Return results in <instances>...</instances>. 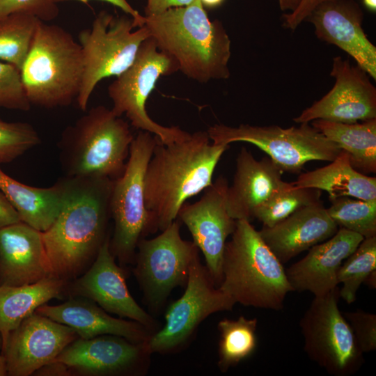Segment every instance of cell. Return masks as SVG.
<instances>
[{
	"label": "cell",
	"mask_w": 376,
	"mask_h": 376,
	"mask_svg": "<svg viewBox=\"0 0 376 376\" xmlns=\"http://www.w3.org/2000/svg\"><path fill=\"white\" fill-rule=\"evenodd\" d=\"M62 209L42 233L52 274L70 281L92 264L110 237V199L113 180L107 178H64Z\"/></svg>",
	"instance_id": "6da1fadb"
},
{
	"label": "cell",
	"mask_w": 376,
	"mask_h": 376,
	"mask_svg": "<svg viewBox=\"0 0 376 376\" xmlns=\"http://www.w3.org/2000/svg\"><path fill=\"white\" fill-rule=\"evenodd\" d=\"M214 144L244 141L255 145L283 171L298 173L311 161H333L340 152L338 145L327 139L310 123L283 128L278 125L258 126L224 124L207 130Z\"/></svg>",
	"instance_id": "30bf717a"
},
{
	"label": "cell",
	"mask_w": 376,
	"mask_h": 376,
	"mask_svg": "<svg viewBox=\"0 0 376 376\" xmlns=\"http://www.w3.org/2000/svg\"><path fill=\"white\" fill-rule=\"evenodd\" d=\"M311 125L345 150L356 170L375 173L376 118L351 123L316 119Z\"/></svg>",
	"instance_id": "83f0119b"
},
{
	"label": "cell",
	"mask_w": 376,
	"mask_h": 376,
	"mask_svg": "<svg viewBox=\"0 0 376 376\" xmlns=\"http://www.w3.org/2000/svg\"><path fill=\"white\" fill-rule=\"evenodd\" d=\"M349 196L330 200L327 208L330 217L340 228L361 235L376 236V201H364Z\"/></svg>",
	"instance_id": "1f68e13d"
},
{
	"label": "cell",
	"mask_w": 376,
	"mask_h": 376,
	"mask_svg": "<svg viewBox=\"0 0 376 376\" xmlns=\"http://www.w3.org/2000/svg\"><path fill=\"white\" fill-rule=\"evenodd\" d=\"M334 0H301L298 6L290 13L282 16L283 26L292 31L305 22L312 11L320 4Z\"/></svg>",
	"instance_id": "74e56055"
},
{
	"label": "cell",
	"mask_w": 376,
	"mask_h": 376,
	"mask_svg": "<svg viewBox=\"0 0 376 376\" xmlns=\"http://www.w3.org/2000/svg\"><path fill=\"white\" fill-rule=\"evenodd\" d=\"M135 28L130 16L114 17L101 11L91 27L79 32L84 72L76 100L81 110L87 109L90 97L101 80L118 76L134 61L140 45L150 37L144 25Z\"/></svg>",
	"instance_id": "ba28073f"
},
{
	"label": "cell",
	"mask_w": 376,
	"mask_h": 376,
	"mask_svg": "<svg viewBox=\"0 0 376 376\" xmlns=\"http://www.w3.org/2000/svg\"><path fill=\"white\" fill-rule=\"evenodd\" d=\"M257 318L240 316L237 320L223 319L218 322L219 332L218 367L226 373L251 357L257 347Z\"/></svg>",
	"instance_id": "f1b7e54d"
},
{
	"label": "cell",
	"mask_w": 376,
	"mask_h": 376,
	"mask_svg": "<svg viewBox=\"0 0 376 376\" xmlns=\"http://www.w3.org/2000/svg\"><path fill=\"white\" fill-rule=\"evenodd\" d=\"M364 6L372 12L376 10V0H363Z\"/></svg>",
	"instance_id": "bcb514c9"
},
{
	"label": "cell",
	"mask_w": 376,
	"mask_h": 376,
	"mask_svg": "<svg viewBox=\"0 0 376 376\" xmlns=\"http://www.w3.org/2000/svg\"><path fill=\"white\" fill-rule=\"evenodd\" d=\"M235 302L245 306L279 311L292 292L283 264L244 219L236 221L226 242L219 287Z\"/></svg>",
	"instance_id": "277c9868"
},
{
	"label": "cell",
	"mask_w": 376,
	"mask_h": 376,
	"mask_svg": "<svg viewBox=\"0 0 376 376\" xmlns=\"http://www.w3.org/2000/svg\"><path fill=\"white\" fill-rule=\"evenodd\" d=\"M8 375L6 359L4 355L0 353V376Z\"/></svg>",
	"instance_id": "f6af8a7d"
},
{
	"label": "cell",
	"mask_w": 376,
	"mask_h": 376,
	"mask_svg": "<svg viewBox=\"0 0 376 376\" xmlns=\"http://www.w3.org/2000/svg\"><path fill=\"white\" fill-rule=\"evenodd\" d=\"M81 46L63 28L40 21L20 70L31 105L54 108L77 99L83 77Z\"/></svg>",
	"instance_id": "8992f818"
},
{
	"label": "cell",
	"mask_w": 376,
	"mask_h": 376,
	"mask_svg": "<svg viewBox=\"0 0 376 376\" xmlns=\"http://www.w3.org/2000/svg\"><path fill=\"white\" fill-rule=\"evenodd\" d=\"M40 143V136L31 124L0 118V165L14 161Z\"/></svg>",
	"instance_id": "836d02e7"
},
{
	"label": "cell",
	"mask_w": 376,
	"mask_h": 376,
	"mask_svg": "<svg viewBox=\"0 0 376 376\" xmlns=\"http://www.w3.org/2000/svg\"><path fill=\"white\" fill-rule=\"evenodd\" d=\"M40 375H70V372L68 367L58 361H52L40 369L36 373Z\"/></svg>",
	"instance_id": "b9f144b4"
},
{
	"label": "cell",
	"mask_w": 376,
	"mask_h": 376,
	"mask_svg": "<svg viewBox=\"0 0 376 376\" xmlns=\"http://www.w3.org/2000/svg\"><path fill=\"white\" fill-rule=\"evenodd\" d=\"M227 179L220 175L205 189L199 201L186 202L177 217L189 229L193 242L205 258L206 267L216 286L222 280V260L226 240L236 226L227 209Z\"/></svg>",
	"instance_id": "9a60e30c"
},
{
	"label": "cell",
	"mask_w": 376,
	"mask_h": 376,
	"mask_svg": "<svg viewBox=\"0 0 376 376\" xmlns=\"http://www.w3.org/2000/svg\"><path fill=\"white\" fill-rule=\"evenodd\" d=\"M330 76L335 78L333 88L295 118L296 123L316 119L351 123L376 118V88L366 71L338 56L333 58Z\"/></svg>",
	"instance_id": "2e32d148"
},
{
	"label": "cell",
	"mask_w": 376,
	"mask_h": 376,
	"mask_svg": "<svg viewBox=\"0 0 376 376\" xmlns=\"http://www.w3.org/2000/svg\"><path fill=\"white\" fill-rule=\"evenodd\" d=\"M134 138L128 123L111 109L91 108L61 134L58 147L65 176L116 180L125 171Z\"/></svg>",
	"instance_id": "5b68a950"
},
{
	"label": "cell",
	"mask_w": 376,
	"mask_h": 376,
	"mask_svg": "<svg viewBox=\"0 0 376 376\" xmlns=\"http://www.w3.org/2000/svg\"><path fill=\"white\" fill-rule=\"evenodd\" d=\"M205 8L213 9L219 7L225 0H199Z\"/></svg>",
	"instance_id": "ee69618b"
},
{
	"label": "cell",
	"mask_w": 376,
	"mask_h": 376,
	"mask_svg": "<svg viewBox=\"0 0 376 376\" xmlns=\"http://www.w3.org/2000/svg\"><path fill=\"white\" fill-rule=\"evenodd\" d=\"M185 288L183 295L166 309L164 325L146 342L151 354H171L183 350L205 319L217 312L231 311L236 304L216 286L199 254L191 263Z\"/></svg>",
	"instance_id": "7c38bea8"
},
{
	"label": "cell",
	"mask_w": 376,
	"mask_h": 376,
	"mask_svg": "<svg viewBox=\"0 0 376 376\" xmlns=\"http://www.w3.org/2000/svg\"><path fill=\"white\" fill-rule=\"evenodd\" d=\"M41 20L13 13L0 19V61L21 70Z\"/></svg>",
	"instance_id": "f546056e"
},
{
	"label": "cell",
	"mask_w": 376,
	"mask_h": 376,
	"mask_svg": "<svg viewBox=\"0 0 376 376\" xmlns=\"http://www.w3.org/2000/svg\"><path fill=\"white\" fill-rule=\"evenodd\" d=\"M36 313L72 328L79 338L116 335L136 343H146L152 333L141 324L111 316L93 301L70 297L58 305L42 304Z\"/></svg>",
	"instance_id": "cb8c5ba5"
},
{
	"label": "cell",
	"mask_w": 376,
	"mask_h": 376,
	"mask_svg": "<svg viewBox=\"0 0 376 376\" xmlns=\"http://www.w3.org/2000/svg\"><path fill=\"white\" fill-rule=\"evenodd\" d=\"M301 0H279V6L281 10L293 11L299 4Z\"/></svg>",
	"instance_id": "7bdbcfd3"
},
{
	"label": "cell",
	"mask_w": 376,
	"mask_h": 376,
	"mask_svg": "<svg viewBox=\"0 0 376 376\" xmlns=\"http://www.w3.org/2000/svg\"><path fill=\"white\" fill-rule=\"evenodd\" d=\"M58 13L53 0H0V19L13 13H24L47 22L55 19Z\"/></svg>",
	"instance_id": "8d00e7d4"
},
{
	"label": "cell",
	"mask_w": 376,
	"mask_h": 376,
	"mask_svg": "<svg viewBox=\"0 0 376 376\" xmlns=\"http://www.w3.org/2000/svg\"><path fill=\"white\" fill-rule=\"evenodd\" d=\"M180 223L174 220L155 237L141 239L136 247L133 273L152 313L162 309L174 288L185 287L199 252L193 242L181 237Z\"/></svg>",
	"instance_id": "8fae6325"
},
{
	"label": "cell",
	"mask_w": 376,
	"mask_h": 376,
	"mask_svg": "<svg viewBox=\"0 0 376 376\" xmlns=\"http://www.w3.org/2000/svg\"><path fill=\"white\" fill-rule=\"evenodd\" d=\"M0 190L16 211L21 221L44 232L58 216L64 201L65 181L60 179L49 187L23 184L0 168Z\"/></svg>",
	"instance_id": "d4e9b609"
},
{
	"label": "cell",
	"mask_w": 376,
	"mask_h": 376,
	"mask_svg": "<svg viewBox=\"0 0 376 376\" xmlns=\"http://www.w3.org/2000/svg\"><path fill=\"white\" fill-rule=\"evenodd\" d=\"M338 287L314 297L299 322L308 357L329 375L350 376L363 363L350 326L338 308Z\"/></svg>",
	"instance_id": "4fadbf2b"
},
{
	"label": "cell",
	"mask_w": 376,
	"mask_h": 376,
	"mask_svg": "<svg viewBox=\"0 0 376 376\" xmlns=\"http://www.w3.org/2000/svg\"><path fill=\"white\" fill-rule=\"evenodd\" d=\"M194 0H147L145 15H156L171 8L187 6Z\"/></svg>",
	"instance_id": "f35d334b"
},
{
	"label": "cell",
	"mask_w": 376,
	"mask_h": 376,
	"mask_svg": "<svg viewBox=\"0 0 376 376\" xmlns=\"http://www.w3.org/2000/svg\"><path fill=\"white\" fill-rule=\"evenodd\" d=\"M68 281L49 276L22 285H0V336L2 350L10 334L36 309L66 294Z\"/></svg>",
	"instance_id": "484cf974"
},
{
	"label": "cell",
	"mask_w": 376,
	"mask_h": 376,
	"mask_svg": "<svg viewBox=\"0 0 376 376\" xmlns=\"http://www.w3.org/2000/svg\"><path fill=\"white\" fill-rule=\"evenodd\" d=\"M363 11L354 0H334L318 6L306 21L320 40L337 46L376 79V47L362 28Z\"/></svg>",
	"instance_id": "d6986e66"
},
{
	"label": "cell",
	"mask_w": 376,
	"mask_h": 376,
	"mask_svg": "<svg viewBox=\"0 0 376 376\" xmlns=\"http://www.w3.org/2000/svg\"><path fill=\"white\" fill-rule=\"evenodd\" d=\"M363 239L340 228L332 237L310 248L303 258L285 269L292 291H308L320 297L338 287L341 265Z\"/></svg>",
	"instance_id": "ffe728a7"
},
{
	"label": "cell",
	"mask_w": 376,
	"mask_h": 376,
	"mask_svg": "<svg viewBox=\"0 0 376 376\" xmlns=\"http://www.w3.org/2000/svg\"><path fill=\"white\" fill-rule=\"evenodd\" d=\"M338 230L321 201L304 207L285 219L258 230L282 263L332 237Z\"/></svg>",
	"instance_id": "603a6c76"
},
{
	"label": "cell",
	"mask_w": 376,
	"mask_h": 376,
	"mask_svg": "<svg viewBox=\"0 0 376 376\" xmlns=\"http://www.w3.org/2000/svg\"><path fill=\"white\" fill-rule=\"evenodd\" d=\"M55 3H58V2L70 0H53ZM79 1L84 3H87L90 0H75ZM120 8L125 13L129 15L131 17L133 18L135 22L137 27L142 26L144 24V15H141L136 10H135L127 0H100Z\"/></svg>",
	"instance_id": "ab89813d"
},
{
	"label": "cell",
	"mask_w": 376,
	"mask_h": 376,
	"mask_svg": "<svg viewBox=\"0 0 376 376\" xmlns=\"http://www.w3.org/2000/svg\"><path fill=\"white\" fill-rule=\"evenodd\" d=\"M352 331L358 347L362 353L376 349V315L357 310L343 313Z\"/></svg>",
	"instance_id": "d590c367"
},
{
	"label": "cell",
	"mask_w": 376,
	"mask_h": 376,
	"mask_svg": "<svg viewBox=\"0 0 376 376\" xmlns=\"http://www.w3.org/2000/svg\"><path fill=\"white\" fill-rule=\"evenodd\" d=\"M321 190L298 187L292 182L277 193L254 213V219L270 227L285 219L298 210L320 201Z\"/></svg>",
	"instance_id": "d6a6232c"
},
{
	"label": "cell",
	"mask_w": 376,
	"mask_h": 376,
	"mask_svg": "<svg viewBox=\"0 0 376 376\" xmlns=\"http://www.w3.org/2000/svg\"><path fill=\"white\" fill-rule=\"evenodd\" d=\"M19 221L16 211L0 190V228Z\"/></svg>",
	"instance_id": "60d3db41"
},
{
	"label": "cell",
	"mask_w": 376,
	"mask_h": 376,
	"mask_svg": "<svg viewBox=\"0 0 376 376\" xmlns=\"http://www.w3.org/2000/svg\"><path fill=\"white\" fill-rule=\"evenodd\" d=\"M229 147L213 143L207 131L166 144L157 137L144 177L146 207L155 232L166 228L187 199L212 185L214 169Z\"/></svg>",
	"instance_id": "7a4b0ae2"
},
{
	"label": "cell",
	"mask_w": 376,
	"mask_h": 376,
	"mask_svg": "<svg viewBox=\"0 0 376 376\" xmlns=\"http://www.w3.org/2000/svg\"><path fill=\"white\" fill-rule=\"evenodd\" d=\"M146 343H136L116 335L78 338L53 361L70 373L85 376H140L147 373L150 355Z\"/></svg>",
	"instance_id": "5bb4252c"
},
{
	"label": "cell",
	"mask_w": 376,
	"mask_h": 376,
	"mask_svg": "<svg viewBox=\"0 0 376 376\" xmlns=\"http://www.w3.org/2000/svg\"><path fill=\"white\" fill-rule=\"evenodd\" d=\"M109 240L105 241L85 273L68 282L66 294L91 299L107 312L136 321L153 334L159 329V323L130 294L126 272L116 263L109 249Z\"/></svg>",
	"instance_id": "e0dca14e"
},
{
	"label": "cell",
	"mask_w": 376,
	"mask_h": 376,
	"mask_svg": "<svg viewBox=\"0 0 376 376\" xmlns=\"http://www.w3.org/2000/svg\"><path fill=\"white\" fill-rule=\"evenodd\" d=\"M31 107L20 70L0 61V108L25 111Z\"/></svg>",
	"instance_id": "e575fe53"
},
{
	"label": "cell",
	"mask_w": 376,
	"mask_h": 376,
	"mask_svg": "<svg viewBox=\"0 0 376 376\" xmlns=\"http://www.w3.org/2000/svg\"><path fill=\"white\" fill-rule=\"evenodd\" d=\"M292 184L298 187L324 190L329 200L349 196L376 201V178L356 170L343 150L327 166L300 174Z\"/></svg>",
	"instance_id": "4316f807"
},
{
	"label": "cell",
	"mask_w": 376,
	"mask_h": 376,
	"mask_svg": "<svg viewBox=\"0 0 376 376\" xmlns=\"http://www.w3.org/2000/svg\"><path fill=\"white\" fill-rule=\"evenodd\" d=\"M157 136L144 131L134 136L123 175L113 180L110 199L113 232L109 249L122 265L134 262L139 241L155 233L146 207L144 177Z\"/></svg>",
	"instance_id": "52a82bcc"
},
{
	"label": "cell",
	"mask_w": 376,
	"mask_h": 376,
	"mask_svg": "<svg viewBox=\"0 0 376 376\" xmlns=\"http://www.w3.org/2000/svg\"><path fill=\"white\" fill-rule=\"evenodd\" d=\"M177 71L176 62L148 37L140 45L132 63L108 87L112 111L118 116L125 114L134 127L154 134L164 143L186 139L190 133L176 126L159 125L149 116L146 108L157 80Z\"/></svg>",
	"instance_id": "9c48e42d"
},
{
	"label": "cell",
	"mask_w": 376,
	"mask_h": 376,
	"mask_svg": "<svg viewBox=\"0 0 376 376\" xmlns=\"http://www.w3.org/2000/svg\"><path fill=\"white\" fill-rule=\"evenodd\" d=\"M143 25L157 48L188 78L207 83L230 77V38L220 21L210 20L199 0L144 15Z\"/></svg>",
	"instance_id": "3957f363"
},
{
	"label": "cell",
	"mask_w": 376,
	"mask_h": 376,
	"mask_svg": "<svg viewBox=\"0 0 376 376\" xmlns=\"http://www.w3.org/2000/svg\"><path fill=\"white\" fill-rule=\"evenodd\" d=\"M49 276L41 231L21 221L0 228V285H28Z\"/></svg>",
	"instance_id": "7402d4cb"
},
{
	"label": "cell",
	"mask_w": 376,
	"mask_h": 376,
	"mask_svg": "<svg viewBox=\"0 0 376 376\" xmlns=\"http://www.w3.org/2000/svg\"><path fill=\"white\" fill-rule=\"evenodd\" d=\"M0 348H1V336H0Z\"/></svg>",
	"instance_id": "7dc6e473"
},
{
	"label": "cell",
	"mask_w": 376,
	"mask_h": 376,
	"mask_svg": "<svg viewBox=\"0 0 376 376\" xmlns=\"http://www.w3.org/2000/svg\"><path fill=\"white\" fill-rule=\"evenodd\" d=\"M283 171L269 158L256 159L242 147L236 159V169L226 193L230 216L251 221L254 213L290 182L282 180Z\"/></svg>",
	"instance_id": "44dd1931"
},
{
	"label": "cell",
	"mask_w": 376,
	"mask_h": 376,
	"mask_svg": "<svg viewBox=\"0 0 376 376\" xmlns=\"http://www.w3.org/2000/svg\"><path fill=\"white\" fill-rule=\"evenodd\" d=\"M376 272V236L364 238L343 261L338 272V283L343 286L339 295L347 304H352L361 285Z\"/></svg>",
	"instance_id": "4dcf8cb0"
},
{
	"label": "cell",
	"mask_w": 376,
	"mask_h": 376,
	"mask_svg": "<svg viewBox=\"0 0 376 376\" xmlns=\"http://www.w3.org/2000/svg\"><path fill=\"white\" fill-rule=\"evenodd\" d=\"M78 338L70 327L33 313L10 334L1 352L6 359L8 375H33Z\"/></svg>",
	"instance_id": "ac0fdd59"
}]
</instances>
